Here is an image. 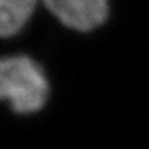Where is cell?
I'll return each mask as SVG.
<instances>
[{
	"mask_svg": "<svg viewBox=\"0 0 149 149\" xmlns=\"http://www.w3.org/2000/svg\"><path fill=\"white\" fill-rule=\"evenodd\" d=\"M41 0H0V39L20 35L33 19Z\"/></svg>",
	"mask_w": 149,
	"mask_h": 149,
	"instance_id": "cell-3",
	"label": "cell"
},
{
	"mask_svg": "<svg viewBox=\"0 0 149 149\" xmlns=\"http://www.w3.org/2000/svg\"><path fill=\"white\" fill-rule=\"evenodd\" d=\"M52 87L47 68L32 55L0 56V103L19 116L41 113L49 103Z\"/></svg>",
	"mask_w": 149,
	"mask_h": 149,
	"instance_id": "cell-1",
	"label": "cell"
},
{
	"mask_svg": "<svg viewBox=\"0 0 149 149\" xmlns=\"http://www.w3.org/2000/svg\"><path fill=\"white\" fill-rule=\"evenodd\" d=\"M45 10L67 31L91 33L110 17V0H41Z\"/></svg>",
	"mask_w": 149,
	"mask_h": 149,
	"instance_id": "cell-2",
	"label": "cell"
}]
</instances>
